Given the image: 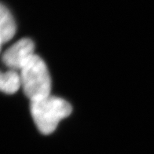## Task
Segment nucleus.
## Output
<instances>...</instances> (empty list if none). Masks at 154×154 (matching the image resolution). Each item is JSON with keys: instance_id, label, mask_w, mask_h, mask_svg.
Instances as JSON below:
<instances>
[{"instance_id": "1", "label": "nucleus", "mask_w": 154, "mask_h": 154, "mask_svg": "<svg viewBox=\"0 0 154 154\" xmlns=\"http://www.w3.org/2000/svg\"><path fill=\"white\" fill-rule=\"evenodd\" d=\"M30 109L35 124L43 134L53 133L59 122L69 116L72 110L65 99L51 95L31 101Z\"/></svg>"}, {"instance_id": "2", "label": "nucleus", "mask_w": 154, "mask_h": 154, "mask_svg": "<svg viewBox=\"0 0 154 154\" xmlns=\"http://www.w3.org/2000/svg\"><path fill=\"white\" fill-rule=\"evenodd\" d=\"M20 71L23 91L31 101L51 95V75L46 63L39 56L35 54Z\"/></svg>"}, {"instance_id": "3", "label": "nucleus", "mask_w": 154, "mask_h": 154, "mask_svg": "<svg viewBox=\"0 0 154 154\" xmlns=\"http://www.w3.org/2000/svg\"><path fill=\"white\" fill-rule=\"evenodd\" d=\"M35 44L30 38H24L9 47L2 55V61L12 70H20L35 55Z\"/></svg>"}, {"instance_id": "4", "label": "nucleus", "mask_w": 154, "mask_h": 154, "mask_svg": "<svg viewBox=\"0 0 154 154\" xmlns=\"http://www.w3.org/2000/svg\"><path fill=\"white\" fill-rule=\"evenodd\" d=\"M16 23L9 10L0 3V35L3 43L10 41L16 33Z\"/></svg>"}, {"instance_id": "5", "label": "nucleus", "mask_w": 154, "mask_h": 154, "mask_svg": "<svg viewBox=\"0 0 154 154\" xmlns=\"http://www.w3.org/2000/svg\"><path fill=\"white\" fill-rule=\"evenodd\" d=\"M21 87L20 74L15 70L0 71V91L6 94H14Z\"/></svg>"}, {"instance_id": "6", "label": "nucleus", "mask_w": 154, "mask_h": 154, "mask_svg": "<svg viewBox=\"0 0 154 154\" xmlns=\"http://www.w3.org/2000/svg\"><path fill=\"white\" fill-rule=\"evenodd\" d=\"M2 43H3V42H2V38H1V35H0V50H1V46H2Z\"/></svg>"}]
</instances>
